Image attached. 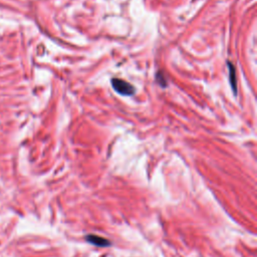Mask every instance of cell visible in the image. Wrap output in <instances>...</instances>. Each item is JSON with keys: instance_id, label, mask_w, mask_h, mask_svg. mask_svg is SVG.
<instances>
[{"instance_id": "cell-1", "label": "cell", "mask_w": 257, "mask_h": 257, "mask_svg": "<svg viewBox=\"0 0 257 257\" xmlns=\"http://www.w3.org/2000/svg\"><path fill=\"white\" fill-rule=\"evenodd\" d=\"M110 83H111V87L113 88V90L120 95L130 96V95L135 94V92H136V87L123 79L114 77V78L110 79Z\"/></svg>"}, {"instance_id": "cell-2", "label": "cell", "mask_w": 257, "mask_h": 257, "mask_svg": "<svg viewBox=\"0 0 257 257\" xmlns=\"http://www.w3.org/2000/svg\"><path fill=\"white\" fill-rule=\"evenodd\" d=\"M228 65V69H229V80H230V84H231V88L234 92V94H237V78H236V69L235 66L228 61L227 62Z\"/></svg>"}, {"instance_id": "cell-3", "label": "cell", "mask_w": 257, "mask_h": 257, "mask_svg": "<svg viewBox=\"0 0 257 257\" xmlns=\"http://www.w3.org/2000/svg\"><path fill=\"white\" fill-rule=\"evenodd\" d=\"M87 240L89 243H92L94 245H97V246H106V245H109V242L108 240L104 239V238H101V237H98V236H95V235H89L87 236Z\"/></svg>"}, {"instance_id": "cell-4", "label": "cell", "mask_w": 257, "mask_h": 257, "mask_svg": "<svg viewBox=\"0 0 257 257\" xmlns=\"http://www.w3.org/2000/svg\"><path fill=\"white\" fill-rule=\"evenodd\" d=\"M156 79H157L158 83H159L162 87H166V86H167V79H166V77L164 76V74H163L162 71H159V72L157 73Z\"/></svg>"}]
</instances>
